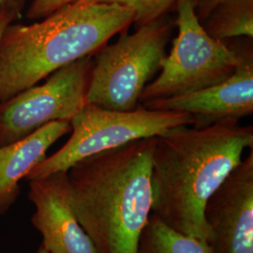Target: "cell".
<instances>
[{
  "mask_svg": "<svg viewBox=\"0 0 253 253\" xmlns=\"http://www.w3.org/2000/svg\"><path fill=\"white\" fill-rule=\"evenodd\" d=\"M92 56L64 67L44 84L0 103V146L17 142L53 121L71 122L87 102Z\"/></svg>",
  "mask_w": 253,
  "mask_h": 253,
  "instance_id": "obj_7",
  "label": "cell"
},
{
  "mask_svg": "<svg viewBox=\"0 0 253 253\" xmlns=\"http://www.w3.org/2000/svg\"><path fill=\"white\" fill-rule=\"evenodd\" d=\"M178 28L172 50L163 60L160 75L143 91L140 101L163 100L212 86L229 78L240 60L237 42L209 36L191 0L176 5Z\"/></svg>",
  "mask_w": 253,
  "mask_h": 253,
  "instance_id": "obj_5",
  "label": "cell"
},
{
  "mask_svg": "<svg viewBox=\"0 0 253 253\" xmlns=\"http://www.w3.org/2000/svg\"><path fill=\"white\" fill-rule=\"evenodd\" d=\"M28 183V198L35 207L31 222L48 253H99L73 210L67 172Z\"/></svg>",
  "mask_w": 253,
  "mask_h": 253,
  "instance_id": "obj_10",
  "label": "cell"
},
{
  "mask_svg": "<svg viewBox=\"0 0 253 253\" xmlns=\"http://www.w3.org/2000/svg\"><path fill=\"white\" fill-rule=\"evenodd\" d=\"M208 35L218 41L253 39V0H223L202 24Z\"/></svg>",
  "mask_w": 253,
  "mask_h": 253,
  "instance_id": "obj_12",
  "label": "cell"
},
{
  "mask_svg": "<svg viewBox=\"0 0 253 253\" xmlns=\"http://www.w3.org/2000/svg\"><path fill=\"white\" fill-rule=\"evenodd\" d=\"M84 2H108L126 6L134 11V24L137 27L164 18L166 14L176 8L179 0H80Z\"/></svg>",
  "mask_w": 253,
  "mask_h": 253,
  "instance_id": "obj_14",
  "label": "cell"
},
{
  "mask_svg": "<svg viewBox=\"0 0 253 253\" xmlns=\"http://www.w3.org/2000/svg\"><path fill=\"white\" fill-rule=\"evenodd\" d=\"M230 118L206 127L174 126L155 137L152 215L181 234L208 242V199L253 148V126Z\"/></svg>",
  "mask_w": 253,
  "mask_h": 253,
  "instance_id": "obj_1",
  "label": "cell"
},
{
  "mask_svg": "<svg viewBox=\"0 0 253 253\" xmlns=\"http://www.w3.org/2000/svg\"><path fill=\"white\" fill-rule=\"evenodd\" d=\"M137 253H212L207 241L181 234L151 214L138 243Z\"/></svg>",
  "mask_w": 253,
  "mask_h": 253,
  "instance_id": "obj_13",
  "label": "cell"
},
{
  "mask_svg": "<svg viewBox=\"0 0 253 253\" xmlns=\"http://www.w3.org/2000/svg\"><path fill=\"white\" fill-rule=\"evenodd\" d=\"M187 113L158 111L138 106L121 112L86 104L71 120L72 135L55 153L46 157L27 174V180L39 179L58 172H68L75 163L92 155L129 142L160 135L181 125H193Z\"/></svg>",
  "mask_w": 253,
  "mask_h": 253,
  "instance_id": "obj_6",
  "label": "cell"
},
{
  "mask_svg": "<svg viewBox=\"0 0 253 253\" xmlns=\"http://www.w3.org/2000/svg\"><path fill=\"white\" fill-rule=\"evenodd\" d=\"M237 42L240 60L229 78L212 86L142 106L150 110L187 113L194 118L197 128L211 126L224 119L251 117L253 114V40Z\"/></svg>",
  "mask_w": 253,
  "mask_h": 253,
  "instance_id": "obj_8",
  "label": "cell"
},
{
  "mask_svg": "<svg viewBox=\"0 0 253 253\" xmlns=\"http://www.w3.org/2000/svg\"><path fill=\"white\" fill-rule=\"evenodd\" d=\"M0 5H12L18 7V0H0Z\"/></svg>",
  "mask_w": 253,
  "mask_h": 253,
  "instance_id": "obj_18",
  "label": "cell"
},
{
  "mask_svg": "<svg viewBox=\"0 0 253 253\" xmlns=\"http://www.w3.org/2000/svg\"><path fill=\"white\" fill-rule=\"evenodd\" d=\"M36 253H49L47 252V250H46L45 248L42 246V245L41 244V246L39 247V249H38V251H37Z\"/></svg>",
  "mask_w": 253,
  "mask_h": 253,
  "instance_id": "obj_19",
  "label": "cell"
},
{
  "mask_svg": "<svg viewBox=\"0 0 253 253\" xmlns=\"http://www.w3.org/2000/svg\"><path fill=\"white\" fill-rule=\"evenodd\" d=\"M19 9L12 5H0V41L7 27L18 15Z\"/></svg>",
  "mask_w": 253,
  "mask_h": 253,
  "instance_id": "obj_17",
  "label": "cell"
},
{
  "mask_svg": "<svg viewBox=\"0 0 253 253\" xmlns=\"http://www.w3.org/2000/svg\"><path fill=\"white\" fill-rule=\"evenodd\" d=\"M155 137L92 155L67 172L71 204L99 253H137L152 214Z\"/></svg>",
  "mask_w": 253,
  "mask_h": 253,
  "instance_id": "obj_2",
  "label": "cell"
},
{
  "mask_svg": "<svg viewBox=\"0 0 253 253\" xmlns=\"http://www.w3.org/2000/svg\"><path fill=\"white\" fill-rule=\"evenodd\" d=\"M72 131L70 121L57 120L9 145L0 146V217L15 203L19 182L46 158L48 149Z\"/></svg>",
  "mask_w": 253,
  "mask_h": 253,
  "instance_id": "obj_11",
  "label": "cell"
},
{
  "mask_svg": "<svg viewBox=\"0 0 253 253\" xmlns=\"http://www.w3.org/2000/svg\"><path fill=\"white\" fill-rule=\"evenodd\" d=\"M133 22L134 11L126 6L77 1L34 24H10L0 41V103L97 54Z\"/></svg>",
  "mask_w": 253,
  "mask_h": 253,
  "instance_id": "obj_3",
  "label": "cell"
},
{
  "mask_svg": "<svg viewBox=\"0 0 253 253\" xmlns=\"http://www.w3.org/2000/svg\"><path fill=\"white\" fill-rule=\"evenodd\" d=\"M80 0H33L27 10V17L32 20L43 19L66 5Z\"/></svg>",
  "mask_w": 253,
  "mask_h": 253,
  "instance_id": "obj_15",
  "label": "cell"
},
{
  "mask_svg": "<svg viewBox=\"0 0 253 253\" xmlns=\"http://www.w3.org/2000/svg\"><path fill=\"white\" fill-rule=\"evenodd\" d=\"M172 34L164 18L121 33L118 41L102 47L93 59L87 102L127 112L138 107L149 81L161 70Z\"/></svg>",
  "mask_w": 253,
  "mask_h": 253,
  "instance_id": "obj_4",
  "label": "cell"
},
{
  "mask_svg": "<svg viewBox=\"0 0 253 253\" xmlns=\"http://www.w3.org/2000/svg\"><path fill=\"white\" fill-rule=\"evenodd\" d=\"M191 1L193 3L195 13L199 19L201 24H203L205 20L208 18L212 9L223 0H191Z\"/></svg>",
  "mask_w": 253,
  "mask_h": 253,
  "instance_id": "obj_16",
  "label": "cell"
},
{
  "mask_svg": "<svg viewBox=\"0 0 253 253\" xmlns=\"http://www.w3.org/2000/svg\"><path fill=\"white\" fill-rule=\"evenodd\" d=\"M212 253H253V148L208 199Z\"/></svg>",
  "mask_w": 253,
  "mask_h": 253,
  "instance_id": "obj_9",
  "label": "cell"
}]
</instances>
